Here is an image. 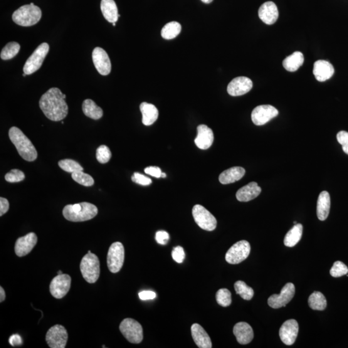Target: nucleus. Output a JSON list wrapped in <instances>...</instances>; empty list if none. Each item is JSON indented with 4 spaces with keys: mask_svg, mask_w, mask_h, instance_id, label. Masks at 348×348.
Returning a JSON list of instances; mask_svg holds the SVG:
<instances>
[{
    "mask_svg": "<svg viewBox=\"0 0 348 348\" xmlns=\"http://www.w3.org/2000/svg\"><path fill=\"white\" fill-rule=\"evenodd\" d=\"M59 167L64 171L73 173L78 171H83V168L81 166L79 163L73 159H63L58 163Z\"/></svg>",
    "mask_w": 348,
    "mask_h": 348,
    "instance_id": "c9c22d12",
    "label": "nucleus"
},
{
    "mask_svg": "<svg viewBox=\"0 0 348 348\" xmlns=\"http://www.w3.org/2000/svg\"><path fill=\"white\" fill-rule=\"evenodd\" d=\"M111 157H112V153L106 145H101L96 150V158L100 164H107L110 161Z\"/></svg>",
    "mask_w": 348,
    "mask_h": 348,
    "instance_id": "58836bf2",
    "label": "nucleus"
},
{
    "mask_svg": "<svg viewBox=\"0 0 348 348\" xmlns=\"http://www.w3.org/2000/svg\"><path fill=\"white\" fill-rule=\"evenodd\" d=\"M71 277L67 274L58 275L52 280L50 292L54 298L60 299L65 297L70 290Z\"/></svg>",
    "mask_w": 348,
    "mask_h": 348,
    "instance_id": "ddd939ff",
    "label": "nucleus"
},
{
    "mask_svg": "<svg viewBox=\"0 0 348 348\" xmlns=\"http://www.w3.org/2000/svg\"><path fill=\"white\" fill-rule=\"evenodd\" d=\"M20 50V45L16 42H10L4 47L1 52V58L4 60H9L14 58Z\"/></svg>",
    "mask_w": 348,
    "mask_h": 348,
    "instance_id": "72a5a7b5",
    "label": "nucleus"
},
{
    "mask_svg": "<svg viewBox=\"0 0 348 348\" xmlns=\"http://www.w3.org/2000/svg\"><path fill=\"white\" fill-rule=\"evenodd\" d=\"M68 340V333L65 327L57 324L51 327L46 334V341L51 348H65Z\"/></svg>",
    "mask_w": 348,
    "mask_h": 348,
    "instance_id": "9b49d317",
    "label": "nucleus"
},
{
    "mask_svg": "<svg viewBox=\"0 0 348 348\" xmlns=\"http://www.w3.org/2000/svg\"><path fill=\"white\" fill-rule=\"evenodd\" d=\"M9 209V202L8 200L4 197L0 198V216H3L8 212Z\"/></svg>",
    "mask_w": 348,
    "mask_h": 348,
    "instance_id": "09e8293b",
    "label": "nucleus"
},
{
    "mask_svg": "<svg viewBox=\"0 0 348 348\" xmlns=\"http://www.w3.org/2000/svg\"><path fill=\"white\" fill-rule=\"evenodd\" d=\"M61 274H63L62 271H58V275H61Z\"/></svg>",
    "mask_w": 348,
    "mask_h": 348,
    "instance_id": "5fc2aeb1",
    "label": "nucleus"
},
{
    "mask_svg": "<svg viewBox=\"0 0 348 348\" xmlns=\"http://www.w3.org/2000/svg\"><path fill=\"white\" fill-rule=\"evenodd\" d=\"M49 51L48 43H43L36 48L25 63L24 73L30 75L40 68Z\"/></svg>",
    "mask_w": 348,
    "mask_h": 348,
    "instance_id": "0eeeda50",
    "label": "nucleus"
},
{
    "mask_svg": "<svg viewBox=\"0 0 348 348\" xmlns=\"http://www.w3.org/2000/svg\"><path fill=\"white\" fill-rule=\"evenodd\" d=\"M72 178L78 183L85 187H91L95 184V180L90 175L85 174L83 171H78L72 174Z\"/></svg>",
    "mask_w": 348,
    "mask_h": 348,
    "instance_id": "e433bc0d",
    "label": "nucleus"
},
{
    "mask_svg": "<svg viewBox=\"0 0 348 348\" xmlns=\"http://www.w3.org/2000/svg\"><path fill=\"white\" fill-rule=\"evenodd\" d=\"M216 300L223 307H229L231 303V294L226 288H222L216 293Z\"/></svg>",
    "mask_w": 348,
    "mask_h": 348,
    "instance_id": "4c0bfd02",
    "label": "nucleus"
},
{
    "mask_svg": "<svg viewBox=\"0 0 348 348\" xmlns=\"http://www.w3.org/2000/svg\"><path fill=\"white\" fill-rule=\"evenodd\" d=\"M80 270L84 280L88 283H95L100 275V263L97 256L88 253L80 263Z\"/></svg>",
    "mask_w": 348,
    "mask_h": 348,
    "instance_id": "39448f33",
    "label": "nucleus"
},
{
    "mask_svg": "<svg viewBox=\"0 0 348 348\" xmlns=\"http://www.w3.org/2000/svg\"><path fill=\"white\" fill-rule=\"evenodd\" d=\"M308 304L312 310L322 311L327 307V301L321 292H314L308 298Z\"/></svg>",
    "mask_w": 348,
    "mask_h": 348,
    "instance_id": "2f4dec72",
    "label": "nucleus"
},
{
    "mask_svg": "<svg viewBox=\"0 0 348 348\" xmlns=\"http://www.w3.org/2000/svg\"><path fill=\"white\" fill-rule=\"evenodd\" d=\"M120 332L128 342L132 344H140L143 339L142 325L133 318H127L121 322Z\"/></svg>",
    "mask_w": 348,
    "mask_h": 348,
    "instance_id": "423d86ee",
    "label": "nucleus"
},
{
    "mask_svg": "<svg viewBox=\"0 0 348 348\" xmlns=\"http://www.w3.org/2000/svg\"><path fill=\"white\" fill-rule=\"evenodd\" d=\"M97 207L89 202H81L68 204L63 208V215L66 220L72 222H83L90 220L97 216Z\"/></svg>",
    "mask_w": 348,
    "mask_h": 348,
    "instance_id": "7ed1b4c3",
    "label": "nucleus"
},
{
    "mask_svg": "<svg viewBox=\"0 0 348 348\" xmlns=\"http://www.w3.org/2000/svg\"><path fill=\"white\" fill-rule=\"evenodd\" d=\"M214 133L211 128L205 125L197 127V135L195 139V143L199 149L206 150L212 146L214 142Z\"/></svg>",
    "mask_w": 348,
    "mask_h": 348,
    "instance_id": "6ab92c4d",
    "label": "nucleus"
},
{
    "mask_svg": "<svg viewBox=\"0 0 348 348\" xmlns=\"http://www.w3.org/2000/svg\"><path fill=\"white\" fill-rule=\"evenodd\" d=\"M295 293V286L293 283L286 284L281 290L280 294H274L270 296L268 300L269 306L274 309H278L281 307H285L294 297Z\"/></svg>",
    "mask_w": 348,
    "mask_h": 348,
    "instance_id": "f8f14e48",
    "label": "nucleus"
},
{
    "mask_svg": "<svg viewBox=\"0 0 348 348\" xmlns=\"http://www.w3.org/2000/svg\"><path fill=\"white\" fill-rule=\"evenodd\" d=\"M304 61L305 58L303 53L297 51L286 58L283 61V65L286 71L295 72L303 65Z\"/></svg>",
    "mask_w": 348,
    "mask_h": 348,
    "instance_id": "c85d7f7f",
    "label": "nucleus"
},
{
    "mask_svg": "<svg viewBox=\"0 0 348 348\" xmlns=\"http://www.w3.org/2000/svg\"><path fill=\"white\" fill-rule=\"evenodd\" d=\"M245 170L240 167L230 168L224 170L219 176V180L221 184H228L239 181L245 174Z\"/></svg>",
    "mask_w": 348,
    "mask_h": 348,
    "instance_id": "393cba45",
    "label": "nucleus"
},
{
    "mask_svg": "<svg viewBox=\"0 0 348 348\" xmlns=\"http://www.w3.org/2000/svg\"><path fill=\"white\" fill-rule=\"evenodd\" d=\"M167 177L166 174H165V173H162L161 177H164V178H165V177Z\"/></svg>",
    "mask_w": 348,
    "mask_h": 348,
    "instance_id": "864d4df0",
    "label": "nucleus"
},
{
    "mask_svg": "<svg viewBox=\"0 0 348 348\" xmlns=\"http://www.w3.org/2000/svg\"><path fill=\"white\" fill-rule=\"evenodd\" d=\"M259 17L264 23L273 25L279 18V11L277 6L272 2L263 4L259 9Z\"/></svg>",
    "mask_w": 348,
    "mask_h": 348,
    "instance_id": "412c9836",
    "label": "nucleus"
},
{
    "mask_svg": "<svg viewBox=\"0 0 348 348\" xmlns=\"http://www.w3.org/2000/svg\"><path fill=\"white\" fill-rule=\"evenodd\" d=\"M192 336L195 343L199 348H211V338L204 328L199 324H194L191 327Z\"/></svg>",
    "mask_w": 348,
    "mask_h": 348,
    "instance_id": "b1692460",
    "label": "nucleus"
},
{
    "mask_svg": "<svg viewBox=\"0 0 348 348\" xmlns=\"http://www.w3.org/2000/svg\"><path fill=\"white\" fill-rule=\"evenodd\" d=\"M298 333V322L295 319H290L286 320L281 326L280 336L284 344L291 345L294 344Z\"/></svg>",
    "mask_w": 348,
    "mask_h": 348,
    "instance_id": "f3484780",
    "label": "nucleus"
},
{
    "mask_svg": "<svg viewBox=\"0 0 348 348\" xmlns=\"http://www.w3.org/2000/svg\"><path fill=\"white\" fill-rule=\"evenodd\" d=\"M101 10L104 18L109 23H116L119 18L118 10L113 0H101Z\"/></svg>",
    "mask_w": 348,
    "mask_h": 348,
    "instance_id": "a878e982",
    "label": "nucleus"
},
{
    "mask_svg": "<svg viewBox=\"0 0 348 348\" xmlns=\"http://www.w3.org/2000/svg\"><path fill=\"white\" fill-rule=\"evenodd\" d=\"M5 179L9 182H18L24 181V173L18 169H13L7 173Z\"/></svg>",
    "mask_w": 348,
    "mask_h": 348,
    "instance_id": "a19ab883",
    "label": "nucleus"
},
{
    "mask_svg": "<svg viewBox=\"0 0 348 348\" xmlns=\"http://www.w3.org/2000/svg\"><path fill=\"white\" fill-rule=\"evenodd\" d=\"M139 297L141 300H152L156 297V294L152 291H143L139 293Z\"/></svg>",
    "mask_w": 348,
    "mask_h": 348,
    "instance_id": "de8ad7c7",
    "label": "nucleus"
},
{
    "mask_svg": "<svg viewBox=\"0 0 348 348\" xmlns=\"http://www.w3.org/2000/svg\"><path fill=\"white\" fill-rule=\"evenodd\" d=\"M65 98L66 95L59 88H51L41 96L39 107L48 119L60 122L68 114V108Z\"/></svg>",
    "mask_w": 348,
    "mask_h": 348,
    "instance_id": "f257e3e1",
    "label": "nucleus"
},
{
    "mask_svg": "<svg viewBox=\"0 0 348 348\" xmlns=\"http://www.w3.org/2000/svg\"><path fill=\"white\" fill-rule=\"evenodd\" d=\"M9 135L18 154L24 159L27 161H35L38 157V152L30 140L19 128L16 127L10 128Z\"/></svg>",
    "mask_w": 348,
    "mask_h": 348,
    "instance_id": "f03ea898",
    "label": "nucleus"
},
{
    "mask_svg": "<svg viewBox=\"0 0 348 348\" xmlns=\"http://www.w3.org/2000/svg\"><path fill=\"white\" fill-rule=\"evenodd\" d=\"M170 238L169 234L165 231H158L155 235V239L158 243L160 244H166Z\"/></svg>",
    "mask_w": 348,
    "mask_h": 348,
    "instance_id": "a18cd8bd",
    "label": "nucleus"
},
{
    "mask_svg": "<svg viewBox=\"0 0 348 348\" xmlns=\"http://www.w3.org/2000/svg\"><path fill=\"white\" fill-rule=\"evenodd\" d=\"M250 250V244L248 241H239L227 251L225 256L226 262L231 265L241 263L247 259Z\"/></svg>",
    "mask_w": 348,
    "mask_h": 348,
    "instance_id": "9d476101",
    "label": "nucleus"
},
{
    "mask_svg": "<svg viewBox=\"0 0 348 348\" xmlns=\"http://www.w3.org/2000/svg\"><path fill=\"white\" fill-rule=\"evenodd\" d=\"M201 1L204 4H208L212 3L213 0H201Z\"/></svg>",
    "mask_w": 348,
    "mask_h": 348,
    "instance_id": "603ef678",
    "label": "nucleus"
},
{
    "mask_svg": "<svg viewBox=\"0 0 348 348\" xmlns=\"http://www.w3.org/2000/svg\"><path fill=\"white\" fill-rule=\"evenodd\" d=\"M145 172L147 174L150 175L156 178H159L161 176V170L159 169V167H149L145 169Z\"/></svg>",
    "mask_w": 348,
    "mask_h": 348,
    "instance_id": "49530a36",
    "label": "nucleus"
},
{
    "mask_svg": "<svg viewBox=\"0 0 348 348\" xmlns=\"http://www.w3.org/2000/svg\"><path fill=\"white\" fill-rule=\"evenodd\" d=\"M82 109L84 114L92 120H100L103 114L102 108L98 107L95 101L89 99L83 101Z\"/></svg>",
    "mask_w": 348,
    "mask_h": 348,
    "instance_id": "c756f323",
    "label": "nucleus"
},
{
    "mask_svg": "<svg viewBox=\"0 0 348 348\" xmlns=\"http://www.w3.org/2000/svg\"><path fill=\"white\" fill-rule=\"evenodd\" d=\"M23 76H24V77H26V76H27V75H26V74H25V73H24V75H23Z\"/></svg>",
    "mask_w": 348,
    "mask_h": 348,
    "instance_id": "6e6d98bb",
    "label": "nucleus"
},
{
    "mask_svg": "<svg viewBox=\"0 0 348 348\" xmlns=\"http://www.w3.org/2000/svg\"><path fill=\"white\" fill-rule=\"evenodd\" d=\"M88 253H91V251H90V250L88 251Z\"/></svg>",
    "mask_w": 348,
    "mask_h": 348,
    "instance_id": "13d9d810",
    "label": "nucleus"
},
{
    "mask_svg": "<svg viewBox=\"0 0 348 348\" xmlns=\"http://www.w3.org/2000/svg\"><path fill=\"white\" fill-rule=\"evenodd\" d=\"M41 11L33 3L19 7L12 14V20L18 26L31 27L38 23L41 18Z\"/></svg>",
    "mask_w": 348,
    "mask_h": 348,
    "instance_id": "20e7f679",
    "label": "nucleus"
},
{
    "mask_svg": "<svg viewBox=\"0 0 348 348\" xmlns=\"http://www.w3.org/2000/svg\"><path fill=\"white\" fill-rule=\"evenodd\" d=\"M294 224H297V222L295 221V222H294Z\"/></svg>",
    "mask_w": 348,
    "mask_h": 348,
    "instance_id": "bf43d9fd",
    "label": "nucleus"
},
{
    "mask_svg": "<svg viewBox=\"0 0 348 348\" xmlns=\"http://www.w3.org/2000/svg\"><path fill=\"white\" fill-rule=\"evenodd\" d=\"M278 114L279 111L273 106L260 105L254 108L251 112V120L256 125H264Z\"/></svg>",
    "mask_w": 348,
    "mask_h": 348,
    "instance_id": "4468645a",
    "label": "nucleus"
},
{
    "mask_svg": "<svg viewBox=\"0 0 348 348\" xmlns=\"http://www.w3.org/2000/svg\"><path fill=\"white\" fill-rule=\"evenodd\" d=\"M6 292H5L4 288L1 286L0 287V302H3L6 299Z\"/></svg>",
    "mask_w": 348,
    "mask_h": 348,
    "instance_id": "3c124183",
    "label": "nucleus"
},
{
    "mask_svg": "<svg viewBox=\"0 0 348 348\" xmlns=\"http://www.w3.org/2000/svg\"><path fill=\"white\" fill-rule=\"evenodd\" d=\"M331 205L330 196L327 191L319 194L317 201V214L320 221H325L330 213Z\"/></svg>",
    "mask_w": 348,
    "mask_h": 348,
    "instance_id": "cd10ccee",
    "label": "nucleus"
},
{
    "mask_svg": "<svg viewBox=\"0 0 348 348\" xmlns=\"http://www.w3.org/2000/svg\"><path fill=\"white\" fill-rule=\"evenodd\" d=\"M233 332L239 344L243 345L249 344L253 339L252 328L248 323L244 322L238 323L234 326Z\"/></svg>",
    "mask_w": 348,
    "mask_h": 348,
    "instance_id": "4be33fe9",
    "label": "nucleus"
},
{
    "mask_svg": "<svg viewBox=\"0 0 348 348\" xmlns=\"http://www.w3.org/2000/svg\"><path fill=\"white\" fill-rule=\"evenodd\" d=\"M37 242H38V238L33 232L17 239L15 248H14L17 256L21 258V257L28 255L36 246Z\"/></svg>",
    "mask_w": 348,
    "mask_h": 348,
    "instance_id": "a211bd4d",
    "label": "nucleus"
},
{
    "mask_svg": "<svg viewBox=\"0 0 348 348\" xmlns=\"http://www.w3.org/2000/svg\"><path fill=\"white\" fill-rule=\"evenodd\" d=\"M181 31V26L178 22H169L162 29L161 36L165 39H174L179 35Z\"/></svg>",
    "mask_w": 348,
    "mask_h": 348,
    "instance_id": "473e14b6",
    "label": "nucleus"
},
{
    "mask_svg": "<svg viewBox=\"0 0 348 348\" xmlns=\"http://www.w3.org/2000/svg\"><path fill=\"white\" fill-rule=\"evenodd\" d=\"M237 294L241 296L244 300H250L253 298L254 292L252 288L243 281H238L234 285Z\"/></svg>",
    "mask_w": 348,
    "mask_h": 348,
    "instance_id": "f704fd0d",
    "label": "nucleus"
},
{
    "mask_svg": "<svg viewBox=\"0 0 348 348\" xmlns=\"http://www.w3.org/2000/svg\"><path fill=\"white\" fill-rule=\"evenodd\" d=\"M93 63L98 73L102 76L109 75L112 68L110 60L104 49L96 48L92 52Z\"/></svg>",
    "mask_w": 348,
    "mask_h": 348,
    "instance_id": "2eb2a0df",
    "label": "nucleus"
},
{
    "mask_svg": "<svg viewBox=\"0 0 348 348\" xmlns=\"http://www.w3.org/2000/svg\"><path fill=\"white\" fill-rule=\"evenodd\" d=\"M172 258L177 263L183 262L185 258V253L181 246L174 248L172 252Z\"/></svg>",
    "mask_w": 348,
    "mask_h": 348,
    "instance_id": "c03bdc74",
    "label": "nucleus"
},
{
    "mask_svg": "<svg viewBox=\"0 0 348 348\" xmlns=\"http://www.w3.org/2000/svg\"><path fill=\"white\" fill-rule=\"evenodd\" d=\"M112 26H115V23H113V24H112Z\"/></svg>",
    "mask_w": 348,
    "mask_h": 348,
    "instance_id": "4d7b16f0",
    "label": "nucleus"
},
{
    "mask_svg": "<svg viewBox=\"0 0 348 348\" xmlns=\"http://www.w3.org/2000/svg\"><path fill=\"white\" fill-rule=\"evenodd\" d=\"M140 110L143 115V125L150 126L156 122L159 116V111L155 105L143 102L140 105Z\"/></svg>",
    "mask_w": 348,
    "mask_h": 348,
    "instance_id": "bb28decb",
    "label": "nucleus"
},
{
    "mask_svg": "<svg viewBox=\"0 0 348 348\" xmlns=\"http://www.w3.org/2000/svg\"><path fill=\"white\" fill-rule=\"evenodd\" d=\"M125 260V249L120 242H115L110 246L107 255V266L113 273L119 272Z\"/></svg>",
    "mask_w": 348,
    "mask_h": 348,
    "instance_id": "6e6552de",
    "label": "nucleus"
},
{
    "mask_svg": "<svg viewBox=\"0 0 348 348\" xmlns=\"http://www.w3.org/2000/svg\"><path fill=\"white\" fill-rule=\"evenodd\" d=\"M192 215L197 225L206 231H213L216 228V217L204 206L196 204L192 209Z\"/></svg>",
    "mask_w": 348,
    "mask_h": 348,
    "instance_id": "1a4fd4ad",
    "label": "nucleus"
},
{
    "mask_svg": "<svg viewBox=\"0 0 348 348\" xmlns=\"http://www.w3.org/2000/svg\"><path fill=\"white\" fill-rule=\"evenodd\" d=\"M303 226L301 224H296L286 234L284 243L288 247H293L300 241L303 236Z\"/></svg>",
    "mask_w": 348,
    "mask_h": 348,
    "instance_id": "7c9ffc66",
    "label": "nucleus"
},
{
    "mask_svg": "<svg viewBox=\"0 0 348 348\" xmlns=\"http://www.w3.org/2000/svg\"><path fill=\"white\" fill-rule=\"evenodd\" d=\"M9 343L12 346H16V345H21L23 344V340L19 335H12L9 338Z\"/></svg>",
    "mask_w": 348,
    "mask_h": 348,
    "instance_id": "8fccbe9b",
    "label": "nucleus"
},
{
    "mask_svg": "<svg viewBox=\"0 0 348 348\" xmlns=\"http://www.w3.org/2000/svg\"><path fill=\"white\" fill-rule=\"evenodd\" d=\"M252 87L253 82L250 78L240 76L231 80L228 84L227 91L231 96H240L250 92Z\"/></svg>",
    "mask_w": 348,
    "mask_h": 348,
    "instance_id": "dca6fc26",
    "label": "nucleus"
},
{
    "mask_svg": "<svg viewBox=\"0 0 348 348\" xmlns=\"http://www.w3.org/2000/svg\"><path fill=\"white\" fill-rule=\"evenodd\" d=\"M348 273V268L341 261H336L333 264L330 270V275L333 277H340L346 275Z\"/></svg>",
    "mask_w": 348,
    "mask_h": 348,
    "instance_id": "ea45409f",
    "label": "nucleus"
},
{
    "mask_svg": "<svg viewBox=\"0 0 348 348\" xmlns=\"http://www.w3.org/2000/svg\"><path fill=\"white\" fill-rule=\"evenodd\" d=\"M133 182H135L143 186H147L152 183V180L144 176V175L141 174L140 173L135 172L134 176L132 177Z\"/></svg>",
    "mask_w": 348,
    "mask_h": 348,
    "instance_id": "37998d69",
    "label": "nucleus"
},
{
    "mask_svg": "<svg viewBox=\"0 0 348 348\" xmlns=\"http://www.w3.org/2000/svg\"><path fill=\"white\" fill-rule=\"evenodd\" d=\"M338 142L342 145L343 151L348 155V132L340 131L337 135Z\"/></svg>",
    "mask_w": 348,
    "mask_h": 348,
    "instance_id": "79ce46f5",
    "label": "nucleus"
},
{
    "mask_svg": "<svg viewBox=\"0 0 348 348\" xmlns=\"http://www.w3.org/2000/svg\"><path fill=\"white\" fill-rule=\"evenodd\" d=\"M334 67L329 61L318 60L313 65V75L316 80L320 82H324L329 80L334 75Z\"/></svg>",
    "mask_w": 348,
    "mask_h": 348,
    "instance_id": "aec40b11",
    "label": "nucleus"
},
{
    "mask_svg": "<svg viewBox=\"0 0 348 348\" xmlns=\"http://www.w3.org/2000/svg\"><path fill=\"white\" fill-rule=\"evenodd\" d=\"M261 191V188L257 182H251L237 192L236 198L239 201L248 202L258 197Z\"/></svg>",
    "mask_w": 348,
    "mask_h": 348,
    "instance_id": "5701e85b",
    "label": "nucleus"
}]
</instances>
